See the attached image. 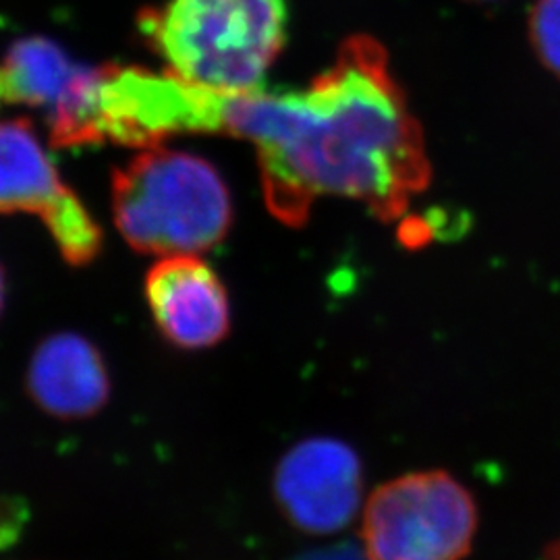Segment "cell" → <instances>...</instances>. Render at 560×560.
Listing matches in <instances>:
<instances>
[{"label":"cell","mask_w":560,"mask_h":560,"mask_svg":"<svg viewBox=\"0 0 560 560\" xmlns=\"http://www.w3.org/2000/svg\"><path fill=\"white\" fill-rule=\"evenodd\" d=\"M221 133L256 145L266 203L291 226L307 221L320 196L361 201L395 221L432 173L386 50L368 36L345 42L303 92L226 94Z\"/></svg>","instance_id":"obj_1"},{"label":"cell","mask_w":560,"mask_h":560,"mask_svg":"<svg viewBox=\"0 0 560 560\" xmlns=\"http://www.w3.org/2000/svg\"><path fill=\"white\" fill-rule=\"evenodd\" d=\"M168 71L222 94L260 90L287 40L284 0H166L140 13Z\"/></svg>","instance_id":"obj_2"},{"label":"cell","mask_w":560,"mask_h":560,"mask_svg":"<svg viewBox=\"0 0 560 560\" xmlns=\"http://www.w3.org/2000/svg\"><path fill=\"white\" fill-rule=\"evenodd\" d=\"M113 217L140 254L198 256L224 240L233 203L210 162L156 145L115 168Z\"/></svg>","instance_id":"obj_3"},{"label":"cell","mask_w":560,"mask_h":560,"mask_svg":"<svg viewBox=\"0 0 560 560\" xmlns=\"http://www.w3.org/2000/svg\"><path fill=\"white\" fill-rule=\"evenodd\" d=\"M478 506L451 474L416 471L386 481L361 521L368 560H463L476 540Z\"/></svg>","instance_id":"obj_4"},{"label":"cell","mask_w":560,"mask_h":560,"mask_svg":"<svg viewBox=\"0 0 560 560\" xmlns=\"http://www.w3.org/2000/svg\"><path fill=\"white\" fill-rule=\"evenodd\" d=\"M226 94L198 88L168 69L104 65L98 110L104 141L156 148L179 133H221Z\"/></svg>","instance_id":"obj_5"},{"label":"cell","mask_w":560,"mask_h":560,"mask_svg":"<svg viewBox=\"0 0 560 560\" xmlns=\"http://www.w3.org/2000/svg\"><path fill=\"white\" fill-rule=\"evenodd\" d=\"M363 497L358 453L337 439L316 436L295 444L277 465L275 499L303 534L332 536L355 520Z\"/></svg>","instance_id":"obj_6"},{"label":"cell","mask_w":560,"mask_h":560,"mask_svg":"<svg viewBox=\"0 0 560 560\" xmlns=\"http://www.w3.org/2000/svg\"><path fill=\"white\" fill-rule=\"evenodd\" d=\"M145 300L162 337L179 349H206L229 332L226 291L198 256L159 261L145 277Z\"/></svg>","instance_id":"obj_7"},{"label":"cell","mask_w":560,"mask_h":560,"mask_svg":"<svg viewBox=\"0 0 560 560\" xmlns=\"http://www.w3.org/2000/svg\"><path fill=\"white\" fill-rule=\"evenodd\" d=\"M25 388L46 416L88 420L108 402L110 378L94 342L75 332H57L36 347Z\"/></svg>","instance_id":"obj_8"},{"label":"cell","mask_w":560,"mask_h":560,"mask_svg":"<svg viewBox=\"0 0 560 560\" xmlns=\"http://www.w3.org/2000/svg\"><path fill=\"white\" fill-rule=\"evenodd\" d=\"M62 185L34 122L0 120V214H40Z\"/></svg>","instance_id":"obj_9"},{"label":"cell","mask_w":560,"mask_h":560,"mask_svg":"<svg viewBox=\"0 0 560 560\" xmlns=\"http://www.w3.org/2000/svg\"><path fill=\"white\" fill-rule=\"evenodd\" d=\"M0 67L7 78L11 104L50 108L81 65L69 59L57 42L30 36L11 44Z\"/></svg>","instance_id":"obj_10"},{"label":"cell","mask_w":560,"mask_h":560,"mask_svg":"<svg viewBox=\"0 0 560 560\" xmlns=\"http://www.w3.org/2000/svg\"><path fill=\"white\" fill-rule=\"evenodd\" d=\"M102 67L81 65L59 101L48 108V138L52 148H80L104 141L98 110Z\"/></svg>","instance_id":"obj_11"},{"label":"cell","mask_w":560,"mask_h":560,"mask_svg":"<svg viewBox=\"0 0 560 560\" xmlns=\"http://www.w3.org/2000/svg\"><path fill=\"white\" fill-rule=\"evenodd\" d=\"M40 217L59 247L60 258L69 266L81 268L98 258L104 241L101 224L94 221L69 185H62L55 200L42 210Z\"/></svg>","instance_id":"obj_12"},{"label":"cell","mask_w":560,"mask_h":560,"mask_svg":"<svg viewBox=\"0 0 560 560\" xmlns=\"http://www.w3.org/2000/svg\"><path fill=\"white\" fill-rule=\"evenodd\" d=\"M529 40L541 65L560 78V0H538L534 4Z\"/></svg>","instance_id":"obj_13"},{"label":"cell","mask_w":560,"mask_h":560,"mask_svg":"<svg viewBox=\"0 0 560 560\" xmlns=\"http://www.w3.org/2000/svg\"><path fill=\"white\" fill-rule=\"evenodd\" d=\"M301 560H368L365 557L361 559L353 550H347V548H337V550H330V552H322V555H314V557H305Z\"/></svg>","instance_id":"obj_14"},{"label":"cell","mask_w":560,"mask_h":560,"mask_svg":"<svg viewBox=\"0 0 560 560\" xmlns=\"http://www.w3.org/2000/svg\"><path fill=\"white\" fill-rule=\"evenodd\" d=\"M11 104V94H9V85H7V78H4V71L0 67V108Z\"/></svg>","instance_id":"obj_15"},{"label":"cell","mask_w":560,"mask_h":560,"mask_svg":"<svg viewBox=\"0 0 560 560\" xmlns=\"http://www.w3.org/2000/svg\"><path fill=\"white\" fill-rule=\"evenodd\" d=\"M4 301H7V279H4V270L0 266V316L4 310Z\"/></svg>","instance_id":"obj_16"},{"label":"cell","mask_w":560,"mask_h":560,"mask_svg":"<svg viewBox=\"0 0 560 560\" xmlns=\"http://www.w3.org/2000/svg\"><path fill=\"white\" fill-rule=\"evenodd\" d=\"M546 560H560V541H557V544H555V546L548 550Z\"/></svg>","instance_id":"obj_17"}]
</instances>
